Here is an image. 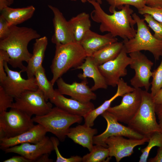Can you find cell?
Segmentation results:
<instances>
[{
	"label": "cell",
	"instance_id": "1",
	"mask_svg": "<svg viewBox=\"0 0 162 162\" xmlns=\"http://www.w3.org/2000/svg\"><path fill=\"white\" fill-rule=\"evenodd\" d=\"M88 2L94 8L90 17L94 21L100 24L101 32H108L115 37H120L123 40L130 39L135 36L136 30L134 26L136 22L132 17L134 11L130 5H124L119 10H116L112 14H109L95 0H91Z\"/></svg>",
	"mask_w": 162,
	"mask_h": 162
},
{
	"label": "cell",
	"instance_id": "2",
	"mask_svg": "<svg viewBox=\"0 0 162 162\" xmlns=\"http://www.w3.org/2000/svg\"><path fill=\"white\" fill-rule=\"evenodd\" d=\"M40 37L32 28L12 26L8 35L0 40V49L8 54L10 59L8 63L14 68H19L23 72H26V67L23 62L27 63L32 55L28 50V44L32 40Z\"/></svg>",
	"mask_w": 162,
	"mask_h": 162
},
{
	"label": "cell",
	"instance_id": "3",
	"mask_svg": "<svg viewBox=\"0 0 162 162\" xmlns=\"http://www.w3.org/2000/svg\"><path fill=\"white\" fill-rule=\"evenodd\" d=\"M87 55L79 43L74 41L56 45L55 56L50 66L54 85L57 80L72 68L75 69L85 61Z\"/></svg>",
	"mask_w": 162,
	"mask_h": 162
},
{
	"label": "cell",
	"instance_id": "4",
	"mask_svg": "<svg viewBox=\"0 0 162 162\" xmlns=\"http://www.w3.org/2000/svg\"><path fill=\"white\" fill-rule=\"evenodd\" d=\"M142 101L135 116L128 124V126L144 136L149 138L156 132L162 133L157 121L155 104L151 93L141 89Z\"/></svg>",
	"mask_w": 162,
	"mask_h": 162
},
{
	"label": "cell",
	"instance_id": "5",
	"mask_svg": "<svg viewBox=\"0 0 162 162\" xmlns=\"http://www.w3.org/2000/svg\"><path fill=\"white\" fill-rule=\"evenodd\" d=\"M132 16L136 22L137 29L134 38L123 41L127 53L148 51L152 53L155 60H159L162 56V40L156 38L152 34L143 19L135 13Z\"/></svg>",
	"mask_w": 162,
	"mask_h": 162
},
{
	"label": "cell",
	"instance_id": "6",
	"mask_svg": "<svg viewBox=\"0 0 162 162\" xmlns=\"http://www.w3.org/2000/svg\"><path fill=\"white\" fill-rule=\"evenodd\" d=\"M82 117L71 114L57 107H52L47 114L32 118L34 122L42 125L47 131L62 141H64L70 126L81 123Z\"/></svg>",
	"mask_w": 162,
	"mask_h": 162
},
{
	"label": "cell",
	"instance_id": "7",
	"mask_svg": "<svg viewBox=\"0 0 162 162\" xmlns=\"http://www.w3.org/2000/svg\"><path fill=\"white\" fill-rule=\"evenodd\" d=\"M32 116L16 108L0 113V139L14 137L34 125Z\"/></svg>",
	"mask_w": 162,
	"mask_h": 162
},
{
	"label": "cell",
	"instance_id": "8",
	"mask_svg": "<svg viewBox=\"0 0 162 162\" xmlns=\"http://www.w3.org/2000/svg\"><path fill=\"white\" fill-rule=\"evenodd\" d=\"M14 99L11 108L18 109L31 116L45 115L52 108V103L46 100L43 92L39 88L26 91Z\"/></svg>",
	"mask_w": 162,
	"mask_h": 162
},
{
	"label": "cell",
	"instance_id": "9",
	"mask_svg": "<svg viewBox=\"0 0 162 162\" xmlns=\"http://www.w3.org/2000/svg\"><path fill=\"white\" fill-rule=\"evenodd\" d=\"M131 58L130 68L134 69L135 74L130 80L131 85L134 88L144 87L148 91L151 85L150 79L152 76V68L154 63L140 51L129 54Z\"/></svg>",
	"mask_w": 162,
	"mask_h": 162
},
{
	"label": "cell",
	"instance_id": "10",
	"mask_svg": "<svg viewBox=\"0 0 162 162\" xmlns=\"http://www.w3.org/2000/svg\"><path fill=\"white\" fill-rule=\"evenodd\" d=\"M140 88L134 90L122 96L121 103L113 107L110 106L107 110L119 122L127 124L138 111L142 101Z\"/></svg>",
	"mask_w": 162,
	"mask_h": 162
},
{
	"label": "cell",
	"instance_id": "11",
	"mask_svg": "<svg viewBox=\"0 0 162 162\" xmlns=\"http://www.w3.org/2000/svg\"><path fill=\"white\" fill-rule=\"evenodd\" d=\"M127 54L124 46L115 58L98 66L108 86L116 87L121 77L127 75L126 68L131 62V58Z\"/></svg>",
	"mask_w": 162,
	"mask_h": 162
},
{
	"label": "cell",
	"instance_id": "12",
	"mask_svg": "<svg viewBox=\"0 0 162 162\" xmlns=\"http://www.w3.org/2000/svg\"><path fill=\"white\" fill-rule=\"evenodd\" d=\"M8 63L6 61L4 64L7 77L0 83V85L8 94L15 98L26 91H35L38 89L34 76L25 79L22 76V70L18 71L10 70Z\"/></svg>",
	"mask_w": 162,
	"mask_h": 162
},
{
	"label": "cell",
	"instance_id": "13",
	"mask_svg": "<svg viewBox=\"0 0 162 162\" xmlns=\"http://www.w3.org/2000/svg\"><path fill=\"white\" fill-rule=\"evenodd\" d=\"M101 115L106 121L107 127L102 133L94 136L93 143L94 144L99 145L107 148L105 141L108 138L112 136H121L135 139H141L145 137L129 127L119 123L116 118L107 111Z\"/></svg>",
	"mask_w": 162,
	"mask_h": 162
},
{
	"label": "cell",
	"instance_id": "14",
	"mask_svg": "<svg viewBox=\"0 0 162 162\" xmlns=\"http://www.w3.org/2000/svg\"><path fill=\"white\" fill-rule=\"evenodd\" d=\"M149 138L144 137L141 139H126L123 136H114L107 139L105 142L109 149V156L114 157L117 162L123 158L131 155L134 148L148 142Z\"/></svg>",
	"mask_w": 162,
	"mask_h": 162
},
{
	"label": "cell",
	"instance_id": "15",
	"mask_svg": "<svg viewBox=\"0 0 162 162\" xmlns=\"http://www.w3.org/2000/svg\"><path fill=\"white\" fill-rule=\"evenodd\" d=\"M54 150L53 144L50 138L45 136L38 143H23L6 148L4 151L6 153L18 154L33 162L44 154H50Z\"/></svg>",
	"mask_w": 162,
	"mask_h": 162
},
{
	"label": "cell",
	"instance_id": "16",
	"mask_svg": "<svg viewBox=\"0 0 162 162\" xmlns=\"http://www.w3.org/2000/svg\"><path fill=\"white\" fill-rule=\"evenodd\" d=\"M59 92L63 95H68L72 98L83 103L91 102L97 98L96 95L87 85L86 79L81 82H74L71 84L66 83L61 77L56 81Z\"/></svg>",
	"mask_w": 162,
	"mask_h": 162
},
{
	"label": "cell",
	"instance_id": "17",
	"mask_svg": "<svg viewBox=\"0 0 162 162\" xmlns=\"http://www.w3.org/2000/svg\"><path fill=\"white\" fill-rule=\"evenodd\" d=\"M48 7L53 14L52 21L54 32L51 38L52 42L56 45L75 41L68 21L66 20L58 8L51 5H48Z\"/></svg>",
	"mask_w": 162,
	"mask_h": 162
},
{
	"label": "cell",
	"instance_id": "18",
	"mask_svg": "<svg viewBox=\"0 0 162 162\" xmlns=\"http://www.w3.org/2000/svg\"><path fill=\"white\" fill-rule=\"evenodd\" d=\"M55 89L53 96L49 100L56 106L71 114L83 118L95 108L91 102L83 103L72 98H67Z\"/></svg>",
	"mask_w": 162,
	"mask_h": 162
},
{
	"label": "cell",
	"instance_id": "19",
	"mask_svg": "<svg viewBox=\"0 0 162 162\" xmlns=\"http://www.w3.org/2000/svg\"><path fill=\"white\" fill-rule=\"evenodd\" d=\"M48 132L41 125L38 124L29 130L14 137L0 139V147L6 148L25 143H36L41 141Z\"/></svg>",
	"mask_w": 162,
	"mask_h": 162
},
{
	"label": "cell",
	"instance_id": "20",
	"mask_svg": "<svg viewBox=\"0 0 162 162\" xmlns=\"http://www.w3.org/2000/svg\"><path fill=\"white\" fill-rule=\"evenodd\" d=\"M118 41V39L110 33L101 35L90 30L86 34L80 43L88 56H91L104 46Z\"/></svg>",
	"mask_w": 162,
	"mask_h": 162
},
{
	"label": "cell",
	"instance_id": "21",
	"mask_svg": "<svg viewBox=\"0 0 162 162\" xmlns=\"http://www.w3.org/2000/svg\"><path fill=\"white\" fill-rule=\"evenodd\" d=\"M98 66L91 56H88L84 62L76 68L83 71L82 74L78 75V77L80 79L84 80L87 77H89L93 80L94 84L91 88L93 91L99 89H106L108 86L105 78L99 69Z\"/></svg>",
	"mask_w": 162,
	"mask_h": 162
},
{
	"label": "cell",
	"instance_id": "22",
	"mask_svg": "<svg viewBox=\"0 0 162 162\" xmlns=\"http://www.w3.org/2000/svg\"><path fill=\"white\" fill-rule=\"evenodd\" d=\"M117 86L116 92L113 96L110 99L105 100L102 104L97 108H95L83 117L85 124L88 127H92L97 117L107 111L114 100L118 97H122L125 94L133 91L135 89L129 86L122 78L119 80Z\"/></svg>",
	"mask_w": 162,
	"mask_h": 162
},
{
	"label": "cell",
	"instance_id": "23",
	"mask_svg": "<svg viewBox=\"0 0 162 162\" xmlns=\"http://www.w3.org/2000/svg\"><path fill=\"white\" fill-rule=\"evenodd\" d=\"M98 133V130L84 124L70 128L67 136L74 142L91 151L93 146V138Z\"/></svg>",
	"mask_w": 162,
	"mask_h": 162
},
{
	"label": "cell",
	"instance_id": "24",
	"mask_svg": "<svg viewBox=\"0 0 162 162\" xmlns=\"http://www.w3.org/2000/svg\"><path fill=\"white\" fill-rule=\"evenodd\" d=\"M48 43L47 38L45 36L35 39L32 56L27 63L26 72L28 78L34 77L36 70L42 65Z\"/></svg>",
	"mask_w": 162,
	"mask_h": 162
},
{
	"label": "cell",
	"instance_id": "25",
	"mask_svg": "<svg viewBox=\"0 0 162 162\" xmlns=\"http://www.w3.org/2000/svg\"><path fill=\"white\" fill-rule=\"evenodd\" d=\"M35 10V7L30 5L22 8H14L8 6L1 11V14L10 26H17L30 19Z\"/></svg>",
	"mask_w": 162,
	"mask_h": 162
},
{
	"label": "cell",
	"instance_id": "26",
	"mask_svg": "<svg viewBox=\"0 0 162 162\" xmlns=\"http://www.w3.org/2000/svg\"><path fill=\"white\" fill-rule=\"evenodd\" d=\"M90 16L85 12L80 13L72 17L69 21L75 41L80 43L91 26Z\"/></svg>",
	"mask_w": 162,
	"mask_h": 162
},
{
	"label": "cell",
	"instance_id": "27",
	"mask_svg": "<svg viewBox=\"0 0 162 162\" xmlns=\"http://www.w3.org/2000/svg\"><path fill=\"white\" fill-rule=\"evenodd\" d=\"M124 46L123 42L117 41L108 44L94 52L91 56L98 65L115 58Z\"/></svg>",
	"mask_w": 162,
	"mask_h": 162
},
{
	"label": "cell",
	"instance_id": "28",
	"mask_svg": "<svg viewBox=\"0 0 162 162\" xmlns=\"http://www.w3.org/2000/svg\"><path fill=\"white\" fill-rule=\"evenodd\" d=\"M34 77L38 88L43 92L46 100L47 101L53 96L55 89L53 88V85L51 81L48 80L45 69L42 65L36 70Z\"/></svg>",
	"mask_w": 162,
	"mask_h": 162
},
{
	"label": "cell",
	"instance_id": "29",
	"mask_svg": "<svg viewBox=\"0 0 162 162\" xmlns=\"http://www.w3.org/2000/svg\"><path fill=\"white\" fill-rule=\"evenodd\" d=\"M109 156V149L106 147L99 145L93 146L92 151L90 153L82 157L83 162H105L106 159Z\"/></svg>",
	"mask_w": 162,
	"mask_h": 162
},
{
	"label": "cell",
	"instance_id": "30",
	"mask_svg": "<svg viewBox=\"0 0 162 162\" xmlns=\"http://www.w3.org/2000/svg\"><path fill=\"white\" fill-rule=\"evenodd\" d=\"M148 144L145 148L141 150L142 153L139 160L140 162H146L150 152L153 147L162 146V133L156 132L149 138Z\"/></svg>",
	"mask_w": 162,
	"mask_h": 162
},
{
	"label": "cell",
	"instance_id": "31",
	"mask_svg": "<svg viewBox=\"0 0 162 162\" xmlns=\"http://www.w3.org/2000/svg\"><path fill=\"white\" fill-rule=\"evenodd\" d=\"M110 4L109 11L111 13L116 10V8L120 9L122 6L126 5H131L138 10L144 6L146 3L144 0H106Z\"/></svg>",
	"mask_w": 162,
	"mask_h": 162
},
{
	"label": "cell",
	"instance_id": "32",
	"mask_svg": "<svg viewBox=\"0 0 162 162\" xmlns=\"http://www.w3.org/2000/svg\"><path fill=\"white\" fill-rule=\"evenodd\" d=\"M152 77L150 93L153 97L162 88V58L159 66L152 72Z\"/></svg>",
	"mask_w": 162,
	"mask_h": 162
},
{
	"label": "cell",
	"instance_id": "33",
	"mask_svg": "<svg viewBox=\"0 0 162 162\" xmlns=\"http://www.w3.org/2000/svg\"><path fill=\"white\" fill-rule=\"evenodd\" d=\"M144 20L148 24L154 32L153 35L156 38L162 40V22H159L155 19L150 15L148 14L143 15Z\"/></svg>",
	"mask_w": 162,
	"mask_h": 162
},
{
	"label": "cell",
	"instance_id": "34",
	"mask_svg": "<svg viewBox=\"0 0 162 162\" xmlns=\"http://www.w3.org/2000/svg\"><path fill=\"white\" fill-rule=\"evenodd\" d=\"M50 138L53 144L56 155V162H80L82 161V157L77 155L72 156L68 158L63 157L60 153L58 147L59 140L55 137L52 136Z\"/></svg>",
	"mask_w": 162,
	"mask_h": 162
},
{
	"label": "cell",
	"instance_id": "35",
	"mask_svg": "<svg viewBox=\"0 0 162 162\" xmlns=\"http://www.w3.org/2000/svg\"><path fill=\"white\" fill-rule=\"evenodd\" d=\"M14 98L8 94L3 88L0 85V113L6 111L12 106Z\"/></svg>",
	"mask_w": 162,
	"mask_h": 162
},
{
	"label": "cell",
	"instance_id": "36",
	"mask_svg": "<svg viewBox=\"0 0 162 162\" xmlns=\"http://www.w3.org/2000/svg\"><path fill=\"white\" fill-rule=\"evenodd\" d=\"M138 13L142 15L148 14L156 21L162 22V8L150 7L145 5L138 10Z\"/></svg>",
	"mask_w": 162,
	"mask_h": 162
},
{
	"label": "cell",
	"instance_id": "37",
	"mask_svg": "<svg viewBox=\"0 0 162 162\" xmlns=\"http://www.w3.org/2000/svg\"><path fill=\"white\" fill-rule=\"evenodd\" d=\"M9 57L8 53L4 50L0 49V82H2L6 78L7 74L5 71L4 64L7 61L8 63Z\"/></svg>",
	"mask_w": 162,
	"mask_h": 162
},
{
	"label": "cell",
	"instance_id": "38",
	"mask_svg": "<svg viewBox=\"0 0 162 162\" xmlns=\"http://www.w3.org/2000/svg\"><path fill=\"white\" fill-rule=\"evenodd\" d=\"M11 26H10L8 23L1 15L0 16V40L6 37L9 34Z\"/></svg>",
	"mask_w": 162,
	"mask_h": 162
},
{
	"label": "cell",
	"instance_id": "39",
	"mask_svg": "<svg viewBox=\"0 0 162 162\" xmlns=\"http://www.w3.org/2000/svg\"><path fill=\"white\" fill-rule=\"evenodd\" d=\"M20 156H15L6 160L3 162H31L32 160L26 158L25 157Z\"/></svg>",
	"mask_w": 162,
	"mask_h": 162
},
{
	"label": "cell",
	"instance_id": "40",
	"mask_svg": "<svg viewBox=\"0 0 162 162\" xmlns=\"http://www.w3.org/2000/svg\"><path fill=\"white\" fill-rule=\"evenodd\" d=\"M146 5L152 7L162 8V0H144Z\"/></svg>",
	"mask_w": 162,
	"mask_h": 162
},
{
	"label": "cell",
	"instance_id": "41",
	"mask_svg": "<svg viewBox=\"0 0 162 162\" xmlns=\"http://www.w3.org/2000/svg\"><path fill=\"white\" fill-rule=\"evenodd\" d=\"M149 162H162V146L158 147L156 155L148 160Z\"/></svg>",
	"mask_w": 162,
	"mask_h": 162
},
{
	"label": "cell",
	"instance_id": "42",
	"mask_svg": "<svg viewBox=\"0 0 162 162\" xmlns=\"http://www.w3.org/2000/svg\"><path fill=\"white\" fill-rule=\"evenodd\" d=\"M155 112L159 120V124L162 130V105L155 104Z\"/></svg>",
	"mask_w": 162,
	"mask_h": 162
},
{
	"label": "cell",
	"instance_id": "43",
	"mask_svg": "<svg viewBox=\"0 0 162 162\" xmlns=\"http://www.w3.org/2000/svg\"><path fill=\"white\" fill-rule=\"evenodd\" d=\"M153 99L156 104L162 105V88L153 97Z\"/></svg>",
	"mask_w": 162,
	"mask_h": 162
},
{
	"label": "cell",
	"instance_id": "44",
	"mask_svg": "<svg viewBox=\"0 0 162 162\" xmlns=\"http://www.w3.org/2000/svg\"><path fill=\"white\" fill-rule=\"evenodd\" d=\"M49 154H44L36 160L35 162H51L53 160L49 158Z\"/></svg>",
	"mask_w": 162,
	"mask_h": 162
},
{
	"label": "cell",
	"instance_id": "45",
	"mask_svg": "<svg viewBox=\"0 0 162 162\" xmlns=\"http://www.w3.org/2000/svg\"><path fill=\"white\" fill-rule=\"evenodd\" d=\"M9 6L6 0H0V11L5 8Z\"/></svg>",
	"mask_w": 162,
	"mask_h": 162
},
{
	"label": "cell",
	"instance_id": "46",
	"mask_svg": "<svg viewBox=\"0 0 162 162\" xmlns=\"http://www.w3.org/2000/svg\"><path fill=\"white\" fill-rule=\"evenodd\" d=\"M72 1H76L77 0H70ZM81 1L82 3H85L86 2H88L89 1L91 0H80ZM96 2H98L100 4H102V0H94Z\"/></svg>",
	"mask_w": 162,
	"mask_h": 162
},
{
	"label": "cell",
	"instance_id": "47",
	"mask_svg": "<svg viewBox=\"0 0 162 162\" xmlns=\"http://www.w3.org/2000/svg\"><path fill=\"white\" fill-rule=\"evenodd\" d=\"M8 4V6H10L11 4H12L14 2V0H6Z\"/></svg>",
	"mask_w": 162,
	"mask_h": 162
}]
</instances>
